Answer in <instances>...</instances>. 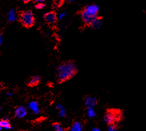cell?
I'll return each mask as SVG.
<instances>
[{
  "label": "cell",
  "mask_w": 146,
  "mask_h": 131,
  "mask_svg": "<svg viewBox=\"0 0 146 131\" xmlns=\"http://www.w3.org/2000/svg\"><path fill=\"white\" fill-rule=\"evenodd\" d=\"M85 105L87 107H94L96 106L98 103V99L96 97H92V96H88L86 97L84 100Z\"/></svg>",
  "instance_id": "cell-6"
},
{
  "label": "cell",
  "mask_w": 146,
  "mask_h": 131,
  "mask_svg": "<svg viewBox=\"0 0 146 131\" xmlns=\"http://www.w3.org/2000/svg\"><path fill=\"white\" fill-rule=\"evenodd\" d=\"M1 129H2V128H1V127H0V131L1 130Z\"/></svg>",
  "instance_id": "cell-27"
},
{
  "label": "cell",
  "mask_w": 146,
  "mask_h": 131,
  "mask_svg": "<svg viewBox=\"0 0 146 131\" xmlns=\"http://www.w3.org/2000/svg\"><path fill=\"white\" fill-rule=\"evenodd\" d=\"M121 117V113L116 110H110L104 116V121L108 124H113Z\"/></svg>",
  "instance_id": "cell-4"
},
{
  "label": "cell",
  "mask_w": 146,
  "mask_h": 131,
  "mask_svg": "<svg viewBox=\"0 0 146 131\" xmlns=\"http://www.w3.org/2000/svg\"><path fill=\"white\" fill-rule=\"evenodd\" d=\"M19 20L24 27H31L34 24L35 17L31 11H25L21 13Z\"/></svg>",
  "instance_id": "cell-3"
},
{
  "label": "cell",
  "mask_w": 146,
  "mask_h": 131,
  "mask_svg": "<svg viewBox=\"0 0 146 131\" xmlns=\"http://www.w3.org/2000/svg\"><path fill=\"white\" fill-rule=\"evenodd\" d=\"M74 1V0H68L69 2H73Z\"/></svg>",
  "instance_id": "cell-26"
},
{
  "label": "cell",
  "mask_w": 146,
  "mask_h": 131,
  "mask_svg": "<svg viewBox=\"0 0 146 131\" xmlns=\"http://www.w3.org/2000/svg\"><path fill=\"white\" fill-rule=\"evenodd\" d=\"M7 19L9 22H15L17 19L16 11L15 9H11L7 14Z\"/></svg>",
  "instance_id": "cell-10"
},
{
  "label": "cell",
  "mask_w": 146,
  "mask_h": 131,
  "mask_svg": "<svg viewBox=\"0 0 146 131\" xmlns=\"http://www.w3.org/2000/svg\"><path fill=\"white\" fill-rule=\"evenodd\" d=\"M90 27H92L93 29H99L102 25V20L100 17H96L93 20L90 25Z\"/></svg>",
  "instance_id": "cell-9"
},
{
  "label": "cell",
  "mask_w": 146,
  "mask_h": 131,
  "mask_svg": "<svg viewBox=\"0 0 146 131\" xmlns=\"http://www.w3.org/2000/svg\"><path fill=\"white\" fill-rule=\"evenodd\" d=\"M39 81H40V78L38 75H35L33 76L32 77L30 78V79L28 81V85L29 86H35L38 85Z\"/></svg>",
  "instance_id": "cell-11"
},
{
  "label": "cell",
  "mask_w": 146,
  "mask_h": 131,
  "mask_svg": "<svg viewBox=\"0 0 146 131\" xmlns=\"http://www.w3.org/2000/svg\"><path fill=\"white\" fill-rule=\"evenodd\" d=\"M28 107L30 110L35 114H38L39 113V104L36 101H31L29 103Z\"/></svg>",
  "instance_id": "cell-8"
},
{
  "label": "cell",
  "mask_w": 146,
  "mask_h": 131,
  "mask_svg": "<svg viewBox=\"0 0 146 131\" xmlns=\"http://www.w3.org/2000/svg\"><path fill=\"white\" fill-rule=\"evenodd\" d=\"M11 95H12V94H11V93H7V96H11Z\"/></svg>",
  "instance_id": "cell-25"
},
{
  "label": "cell",
  "mask_w": 146,
  "mask_h": 131,
  "mask_svg": "<svg viewBox=\"0 0 146 131\" xmlns=\"http://www.w3.org/2000/svg\"><path fill=\"white\" fill-rule=\"evenodd\" d=\"M31 0H23V1L24 3H28V2H29V1H31Z\"/></svg>",
  "instance_id": "cell-24"
},
{
  "label": "cell",
  "mask_w": 146,
  "mask_h": 131,
  "mask_svg": "<svg viewBox=\"0 0 146 131\" xmlns=\"http://www.w3.org/2000/svg\"><path fill=\"white\" fill-rule=\"evenodd\" d=\"M0 111H1V108H0Z\"/></svg>",
  "instance_id": "cell-28"
},
{
  "label": "cell",
  "mask_w": 146,
  "mask_h": 131,
  "mask_svg": "<svg viewBox=\"0 0 146 131\" xmlns=\"http://www.w3.org/2000/svg\"><path fill=\"white\" fill-rule=\"evenodd\" d=\"M35 1H37V3H43L45 0H35Z\"/></svg>",
  "instance_id": "cell-23"
},
{
  "label": "cell",
  "mask_w": 146,
  "mask_h": 131,
  "mask_svg": "<svg viewBox=\"0 0 146 131\" xmlns=\"http://www.w3.org/2000/svg\"><path fill=\"white\" fill-rule=\"evenodd\" d=\"M2 42H3V37L1 34H0V45L2 44Z\"/></svg>",
  "instance_id": "cell-21"
},
{
  "label": "cell",
  "mask_w": 146,
  "mask_h": 131,
  "mask_svg": "<svg viewBox=\"0 0 146 131\" xmlns=\"http://www.w3.org/2000/svg\"><path fill=\"white\" fill-rule=\"evenodd\" d=\"M27 115V109L24 107H18L15 111V116L17 118H23Z\"/></svg>",
  "instance_id": "cell-7"
},
{
  "label": "cell",
  "mask_w": 146,
  "mask_h": 131,
  "mask_svg": "<svg viewBox=\"0 0 146 131\" xmlns=\"http://www.w3.org/2000/svg\"><path fill=\"white\" fill-rule=\"evenodd\" d=\"M99 11V7L96 4H92L86 6L81 13V17L83 21L86 24L90 25L94 19L98 17Z\"/></svg>",
  "instance_id": "cell-2"
},
{
  "label": "cell",
  "mask_w": 146,
  "mask_h": 131,
  "mask_svg": "<svg viewBox=\"0 0 146 131\" xmlns=\"http://www.w3.org/2000/svg\"><path fill=\"white\" fill-rule=\"evenodd\" d=\"M83 126L80 122H75L71 127L70 131H82Z\"/></svg>",
  "instance_id": "cell-12"
},
{
  "label": "cell",
  "mask_w": 146,
  "mask_h": 131,
  "mask_svg": "<svg viewBox=\"0 0 146 131\" xmlns=\"http://www.w3.org/2000/svg\"><path fill=\"white\" fill-rule=\"evenodd\" d=\"M56 109L58 111L59 115L61 117H64L66 115V111L62 105H58L56 106Z\"/></svg>",
  "instance_id": "cell-14"
},
{
  "label": "cell",
  "mask_w": 146,
  "mask_h": 131,
  "mask_svg": "<svg viewBox=\"0 0 146 131\" xmlns=\"http://www.w3.org/2000/svg\"><path fill=\"white\" fill-rule=\"evenodd\" d=\"M77 73V66L74 62H66L61 64L57 69L58 81L62 83L72 79Z\"/></svg>",
  "instance_id": "cell-1"
},
{
  "label": "cell",
  "mask_w": 146,
  "mask_h": 131,
  "mask_svg": "<svg viewBox=\"0 0 146 131\" xmlns=\"http://www.w3.org/2000/svg\"><path fill=\"white\" fill-rule=\"evenodd\" d=\"M92 131H100V129L98 128H94L92 129Z\"/></svg>",
  "instance_id": "cell-22"
},
{
  "label": "cell",
  "mask_w": 146,
  "mask_h": 131,
  "mask_svg": "<svg viewBox=\"0 0 146 131\" xmlns=\"http://www.w3.org/2000/svg\"><path fill=\"white\" fill-rule=\"evenodd\" d=\"M66 13L62 12V13H60V14H59L58 18L60 19H63L65 17H66Z\"/></svg>",
  "instance_id": "cell-19"
},
{
  "label": "cell",
  "mask_w": 146,
  "mask_h": 131,
  "mask_svg": "<svg viewBox=\"0 0 146 131\" xmlns=\"http://www.w3.org/2000/svg\"><path fill=\"white\" fill-rule=\"evenodd\" d=\"M64 0H54V5L56 7H59L62 5V3H64Z\"/></svg>",
  "instance_id": "cell-17"
},
{
  "label": "cell",
  "mask_w": 146,
  "mask_h": 131,
  "mask_svg": "<svg viewBox=\"0 0 146 131\" xmlns=\"http://www.w3.org/2000/svg\"><path fill=\"white\" fill-rule=\"evenodd\" d=\"M44 7H45V5L43 3H37V4L35 5V7H36V9H43Z\"/></svg>",
  "instance_id": "cell-18"
},
{
  "label": "cell",
  "mask_w": 146,
  "mask_h": 131,
  "mask_svg": "<svg viewBox=\"0 0 146 131\" xmlns=\"http://www.w3.org/2000/svg\"><path fill=\"white\" fill-rule=\"evenodd\" d=\"M44 19L45 21L49 24H54L57 21V15L54 11H50V12L45 13Z\"/></svg>",
  "instance_id": "cell-5"
},
{
  "label": "cell",
  "mask_w": 146,
  "mask_h": 131,
  "mask_svg": "<svg viewBox=\"0 0 146 131\" xmlns=\"http://www.w3.org/2000/svg\"><path fill=\"white\" fill-rule=\"evenodd\" d=\"M108 129H109V131H118L115 128V127H114L113 124H110L109 128Z\"/></svg>",
  "instance_id": "cell-20"
},
{
  "label": "cell",
  "mask_w": 146,
  "mask_h": 131,
  "mask_svg": "<svg viewBox=\"0 0 146 131\" xmlns=\"http://www.w3.org/2000/svg\"><path fill=\"white\" fill-rule=\"evenodd\" d=\"M53 126H54V130L56 131H64V128H63L62 126L60 124V123H54V124H53Z\"/></svg>",
  "instance_id": "cell-16"
},
{
  "label": "cell",
  "mask_w": 146,
  "mask_h": 131,
  "mask_svg": "<svg viewBox=\"0 0 146 131\" xmlns=\"http://www.w3.org/2000/svg\"><path fill=\"white\" fill-rule=\"evenodd\" d=\"M0 127L4 129H9L11 128V125L9 120L5 118L0 120Z\"/></svg>",
  "instance_id": "cell-13"
},
{
  "label": "cell",
  "mask_w": 146,
  "mask_h": 131,
  "mask_svg": "<svg viewBox=\"0 0 146 131\" xmlns=\"http://www.w3.org/2000/svg\"><path fill=\"white\" fill-rule=\"evenodd\" d=\"M87 115L90 118H94L96 116V112L93 107H87Z\"/></svg>",
  "instance_id": "cell-15"
}]
</instances>
